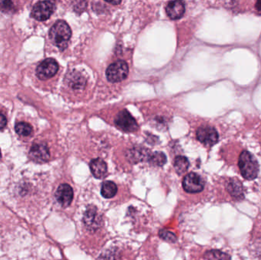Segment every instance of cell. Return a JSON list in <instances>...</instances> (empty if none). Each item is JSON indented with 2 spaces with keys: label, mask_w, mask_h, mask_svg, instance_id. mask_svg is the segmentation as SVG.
I'll list each match as a JSON object with an SVG mask.
<instances>
[{
  "label": "cell",
  "mask_w": 261,
  "mask_h": 260,
  "mask_svg": "<svg viewBox=\"0 0 261 260\" xmlns=\"http://www.w3.org/2000/svg\"><path fill=\"white\" fill-rule=\"evenodd\" d=\"M71 30L66 22L60 20L51 27L49 37L51 42L60 50H65L71 37Z\"/></svg>",
  "instance_id": "obj_1"
},
{
  "label": "cell",
  "mask_w": 261,
  "mask_h": 260,
  "mask_svg": "<svg viewBox=\"0 0 261 260\" xmlns=\"http://www.w3.org/2000/svg\"><path fill=\"white\" fill-rule=\"evenodd\" d=\"M239 167L240 173L244 179L252 180L259 172L258 160L248 151H243L239 156Z\"/></svg>",
  "instance_id": "obj_2"
},
{
  "label": "cell",
  "mask_w": 261,
  "mask_h": 260,
  "mask_svg": "<svg viewBox=\"0 0 261 260\" xmlns=\"http://www.w3.org/2000/svg\"><path fill=\"white\" fill-rule=\"evenodd\" d=\"M129 74V66L126 61H118L109 65L107 69V77L111 83H118L126 79Z\"/></svg>",
  "instance_id": "obj_3"
},
{
  "label": "cell",
  "mask_w": 261,
  "mask_h": 260,
  "mask_svg": "<svg viewBox=\"0 0 261 260\" xmlns=\"http://www.w3.org/2000/svg\"><path fill=\"white\" fill-rule=\"evenodd\" d=\"M55 10V4L51 1L37 2L32 9V16L38 21H45L51 17Z\"/></svg>",
  "instance_id": "obj_4"
},
{
  "label": "cell",
  "mask_w": 261,
  "mask_h": 260,
  "mask_svg": "<svg viewBox=\"0 0 261 260\" xmlns=\"http://www.w3.org/2000/svg\"><path fill=\"white\" fill-rule=\"evenodd\" d=\"M84 224L91 232H95L102 224V217L98 212L97 208L93 205H89L84 215Z\"/></svg>",
  "instance_id": "obj_5"
},
{
  "label": "cell",
  "mask_w": 261,
  "mask_h": 260,
  "mask_svg": "<svg viewBox=\"0 0 261 260\" xmlns=\"http://www.w3.org/2000/svg\"><path fill=\"white\" fill-rule=\"evenodd\" d=\"M58 64L53 58H47L42 61L36 69L37 77L40 80H45L54 77L58 73Z\"/></svg>",
  "instance_id": "obj_6"
},
{
  "label": "cell",
  "mask_w": 261,
  "mask_h": 260,
  "mask_svg": "<svg viewBox=\"0 0 261 260\" xmlns=\"http://www.w3.org/2000/svg\"><path fill=\"white\" fill-rule=\"evenodd\" d=\"M115 124L125 132H134L138 129V124L127 110H123L117 115Z\"/></svg>",
  "instance_id": "obj_7"
},
{
  "label": "cell",
  "mask_w": 261,
  "mask_h": 260,
  "mask_svg": "<svg viewBox=\"0 0 261 260\" xmlns=\"http://www.w3.org/2000/svg\"><path fill=\"white\" fill-rule=\"evenodd\" d=\"M203 179L200 175L195 173H190L184 177L183 186L185 191L188 193H198L203 190Z\"/></svg>",
  "instance_id": "obj_8"
},
{
  "label": "cell",
  "mask_w": 261,
  "mask_h": 260,
  "mask_svg": "<svg viewBox=\"0 0 261 260\" xmlns=\"http://www.w3.org/2000/svg\"><path fill=\"white\" fill-rule=\"evenodd\" d=\"M196 137L198 141L208 147L214 145L218 141L217 130L209 126L200 127L197 130Z\"/></svg>",
  "instance_id": "obj_9"
},
{
  "label": "cell",
  "mask_w": 261,
  "mask_h": 260,
  "mask_svg": "<svg viewBox=\"0 0 261 260\" xmlns=\"http://www.w3.org/2000/svg\"><path fill=\"white\" fill-rule=\"evenodd\" d=\"M29 156L35 163H45L50 159V152L46 144H35L30 150Z\"/></svg>",
  "instance_id": "obj_10"
},
{
  "label": "cell",
  "mask_w": 261,
  "mask_h": 260,
  "mask_svg": "<svg viewBox=\"0 0 261 260\" xmlns=\"http://www.w3.org/2000/svg\"><path fill=\"white\" fill-rule=\"evenodd\" d=\"M55 198L62 207H68L71 204L73 198V191L68 184H62L57 189Z\"/></svg>",
  "instance_id": "obj_11"
},
{
  "label": "cell",
  "mask_w": 261,
  "mask_h": 260,
  "mask_svg": "<svg viewBox=\"0 0 261 260\" xmlns=\"http://www.w3.org/2000/svg\"><path fill=\"white\" fill-rule=\"evenodd\" d=\"M166 10L171 20H179L184 15L185 5L181 1H171L167 4Z\"/></svg>",
  "instance_id": "obj_12"
},
{
  "label": "cell",
  "mask_w": 261,
  "mask_h": 260,
  "mask_svg": "<svg viewBox=\"0 0 261 260\" xmlns=\"http://www.w3.org/2000/svg\"><path fill=\"white\" fill-rule=\"evenodd\" d=\"M66 84L73 89H82L87 84V80L81 73L74 71L68 73L66 76Z\"/></svg>",
  "instance_id": "obj_13"
},
{
  "label": "cell",
  "mask_w": 261,
  "mask_h": 260,
  "mask_svg": "<svg viewBox=\"0 0 261 260\" xmlns=\"http://www.w3.org/2000/svg\"><path fill=\"white\" fill-rule=\"evenodd\" d=\"M226 189L231 195L235 199H243L244 198V189L241 182L236 179H230L227 182Z\"/></svg>",
  "instance_id": "obj_14"
},
{
  "label": "cell",
  "mask_w": 261,
  "mask_h": 260,
  "mask_svg": "<svg viewBox=\"0 0 261 260\" xmlns=\"http://www.w3.org/2000/svg\"><path fill=\"white\" fill-rule=\"evenodd\" d=\"M91 172L96 179H103L107 173V165L102 159H95L89 164Z\"/></svg>",
  "instance_id": "obj_15"
},
{
  "label": "cell",
  "mask_w": 261,
  "mask_h": 260,
  "mask_svg": "<svg viewBox=\"0 0 261 260\" xmlns=\"http://www.w3.org/2000/svg\"><path fill=\"white\" fill-rule=\"evenodd\" d=\"M118 191L115 183L111 181H106L103 182L101 188V194L105 198H113Z\"/></svg>",
  "instance_id": "obj_16"
},
{
  "label": "cell",
  "mask_w": 261,
  "mask_h": 260,
  "mask_svg": "<svg viewBox=\"0 0 261 260\" xmlns=\"http://www.w3.org/2000/svg\"><path fill=\"white\" fill-rule=\"evenodd\" d=\"M174 168L179 175L185 173L188 170L190 163L187 158L183 156H176L174 160Z\"/></svg>",
  "instance_id": "obj_17"
},
{
  "label": "cell",
  "mask_w": 261,
  "mask_h": 260,
  "mask_svg": "<svg viewBox=\"0 0 261 260\" xmlns=\"http://www.w3.org/2000/svg\"><path fill=\"white\" fill-rule=\"evenodd\" d=\"M148 161L153 166L163 167L167 162V157L162 152H155L153 154L150 155Z\"/></svg>",
  "instance_id": "obj_18"
},
{
  "label": "cell",
  "mask_w": 261,
  "mask_h": 260,
  "mask_svg": "<svg viewBox=\"0 0 261 260\" xmlns=\"http://www.w3.org/2000/svg\"><path fill=\"white\" fill-rule=\"evenodd\" d=\"M16 132L18 134L24 137H28L31 135L33 132L32 125L26 122H20L16 125Z\"/></svg>",
  "instance_id": "obj_19"
},
{
  "label": "cell",
  "mask_w": 261,
  "mask_h": 260,
  "mask_svg": "<svg viewBox=\"0 0 261 260\" xmlns=\"http://www.w3.org/2000/svg\"><path fill=\"white\" fill-rule=\"evenodd\" d=\"M205 258L207 260H231L229 255L218 250H210L206 252Z\"/></svg>",
  "instance_id": "obj_20"
},
{
  "label": "cell",
  "mask_w": 261,
  "mask_h": 260,
  "mask_svg": "<svg viewBox=\"0 0 261 260\" xmlns=\"http://www.w3.org/2000/svg\"><path fill=\"white\" fill-rule=\"evenodd\" d=\"M159 235L161 239L167 241V242H171V243H175L177 240V237L174 233L171 231H167V230H161L159 232Z\"/></svg>",
  "instance_id": "obj_21"
},
{
  "label": "cell",
  "mask_w": 261,
  "mask_h": 260,
  "mask_svg": "<svg viewBox=\"0 0 261 260\" xmlns=\"http://www.w3.org/2000/svg\"><path fill=\"white\" fill-rule=\"evenodd\" d=\"M13 8H14V5H13V2H11V1H7V0L0 1V10L2 12L8 13V12L12 11Z\"/></svg>",
  "instance_id": "obj_22"
},
{
  "label": "cell",
  "mask_w": 261,
  "mask_h": 260,
  "mask_svg": "<svg viewBox=\"0 0 261 260\" xmlns=\"http://www.w3.org/2000/svg\"><path fill=\"white\" fill-rule=\"evenodd\" d=\"M6 125H7L6 118L2 113L0 112V130H2L6 126Z\"/></svg>",
  "instance_id": "obj_23"
},
{
  "label": "cell",
  "mask_w": 261,
  "mask_h": 260,
  "mask_svg": "<svg viewBox=\"0 0 261 260\" xmlns=\"http://www.w3.org/2000/svg\"><path fill=\"white\" fill-rule=\"evenodd\" d=\"M255 7L258 9L259 11H261V1H258L257 2L256 5H255Z\"/></svg>",
  "instance_id": "obj_24"
},
{
  "label": "cell",
  "mask_w": 261,
  "mask_h": 260,
  "mask_svg": "<svg viewBox=\"0 0 261 260\" xmlns=\"http://www.w3.org/2000/svg\"><path fill=\"white\" fill-rule=\"evenodd\" d=\"M109 3H111V4H119V3H120V2H109Z\"/></svg>",
  "instance_id": "obj_25"
},
{
  "label": "cell",
  "mask_w": 261,
  "mask_h": 260,
  "mask_svg": "<svg viewBox=\"0 0 261 260\" xmlns=\"http://www.w3.org/2000/svg\"><path fill=\"white\" fill-rule=\"evenodd\" d=\"M1 156H2V155H1V151H0V159H1Z\"/></svg>",
  "instance_id": "obj_26"
}]
</instances>
